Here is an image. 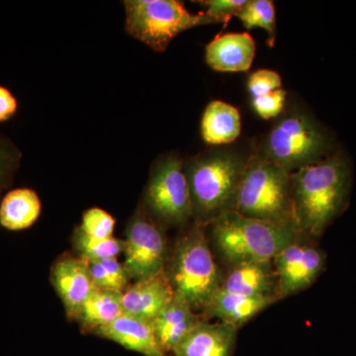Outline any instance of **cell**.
<instances>
[{
  "mask_svg": "<svg viewBox=\"0 0 356 356\" xmlns=\"http://www.w3.org/2000/svg\"><path fill=\"white\" fill-rule=\"evenodd\" d=\"M184 161L168 154L154 161L145 193V205L154 219L168 226H184L193 218Z\"/></svg>",
  "mask_w": 356,
  "mask_h": 356,
  "instance_id": "8",
  "label": "cell"
},
{
  "mask_svg": "<svg viewBox=\"0 0 356 356\" xmlns=\"http://www.w3.org/2000/svg\"><path fill=\"white\" fill-rule=\"evenodd\" d=\"M353 184V165L337 147L327 158L291 172L295 217L300 231L318 238L346 209Z\"/></svg>",
  "mask_w": 356,
  "mask_h": 356,
  "instance_id": "1",
  "label": "cell"
},
{
  "mask_svg": "<svg viewBox=\"0 0 356 356\" xmlns=\"http://www.w3.org/2000/svg\"><path fill=\"white\" fill-rule=\"evenodd\" d=\"M247 29L259 27L268 34L267 44L273 47L276 36L275 6L271 0H248L236 14Z\"/></svg>",
  "mask_w": 356,
  "mask_h": 356,
  "instance_id": "22",
  "label": "cell"
},
{
  "mask_svg": "<svg viewBox=\"0 0 356 356\" xmlns=\"http://www.w3.org/2000/svg\"><path fill=\"white\" fill-rule=\"evenodd\" d=\"M91 276L96 288L123 293L128 288L129 277L123 264L114 259L88 262Z\"/></svg>",
  "mask_w": 356,
  "mask_h": 356,
  "instance_id": "24",
  "label": "cell"
},
{
  "mask_svg": "<svg viewBox=\"0 0 356 356\" xmlns=\"http://www.w3.org/2000/svg\"><path fill=\"white\" fill-rule=\"evenodd\" d=\"M18 100L8 88L0 86V122L10 120L18 111Z\"/></svg>",
  "mask_w": 356,
  "mask_h": 356,
  "instance_id": "30",
  "label": "cell"
},
{
  "mask_svg": "<svg viewBox=\"0 0 356 356\" xmlns=\"http://www.w3.org/2000/svg\"><path fill=\"white\" fill-rule=\"evenodd\" d=\"M124 242V268L136 281L165 273L168 243L163 229L145 212L136 213Z\"/></svg>",
  "mask_w": 356,
  "mask_h": 356,
  "instance_id": "9",
  "label": "cell"
},
{
  "mask_svg": "<svg viewBox=\"0 0 356 356\" xmlns=\"http://www.w3.org/2000/svg\"><path fill=\"white\" fill-rule=\"evenodd\" d=\"M22 153L19 147L0 133V195L13 184L19 168Z\"/></svg>",
  "mask_w": 356,
  "mask_h": 356,
  "instance_id": "25",
  "label": "cell"
},
{
  "mask_svg": "<svg viewBox=\"0 0 356 356\" xmlns=\"http://www.w3.org/2000/svg\"><path fill=\"white\" fill-rule=\"evenodd\" d=\"M115 228V219L102 208H91L84 212L79 229L86 235L98 238H112Z\"/></svg>",
  "mask_w": 356,
  "mask_h": 356,
  "instance_id": "26",
  "label": "cell"
},
{
  "mask_svg": "<svg viewBox=\"0 0 356 356\" xmlns=\"http://www.w3.org/2000/svg\"><path fill=\"white\" fill-rule=\"evenodd\" d=\"M247 1L248 0H205L199 1V3L205 7V13L214 18L217 23H222L224 27H226Z\"/></svg>",
  "mask_w": 356,
  "mask_h": 356,
  "instance_id": "29",
  "label": "cell"
},
{
  "mask_svg": "<svg viewBox=\"0 0 356 356\" xmlns=\"http://www.w3.org/2000/svg\"><path fill=\"white\" fill-rule=\"evenodd\" d=\"M232 210L245 217L299 229L293 204L291 172L255 153L250 154Z\"/></svg>",
  "mask_w": 356,
  "mask_h": 356,
  "instance_id": "4",
  "label": "cell"
},
{
  "mask_svg": "<svg viewBox=\"0 0 356 356\" xmlns=\"http://www.w3.org/2000/svg\"><path fill=\"white\" fill-rule=\"evenodd\" d=\"M51 282L62 300L67 317L76 320L84 302L96 286L88 262L81 257H64L51 268Z\"/></svg>",
  "mask_w": 356,
  "mask_h": 356,
  "instance_id": "11",
  "label": "cell"
},
{
  "mask_svg": "<svg viewBox=\"0 0 356 356\" xmlns=\"http://www.w3.org/2000/svg\"><path fill=\"white\" fill-rule=\"evenodd\" d=\"M238 327L228 323L199 321L180 341L173 356H232L235 350Z\"/></svg>",
  "mask_w": 356,
  "mask_h": 356,
  "instance_id": "12",
  "label": "cell"
},
{
  "mask_svg": "<svg viewBox=\"0 0 356 356\" xmlns=\"http://www.w3.org/2000/svg\"><path fill=\"white\" fill-rule=\"evenodd\" d=\"M95 334L144 356H168L159 346L153 322L128 314L97 330Z\"/></svg>",
  "mask_w": 356,
  "mask_h": 356,
  "instance_id": "16",
  "label": "cell"
},
{
  "mask_svg": "<svg viewBox=\"0 0 356 356\" xmlns=\"http://www.w3.org/2000/svg\"><path fill=\"white\" fill-rule=\"evenodd\" d=\"M334 137L315 117L299 108L284 110L254 152L289 172L334 153Z\"/></svg>",
  "mask_w": 356,
  "mask_h": 356,
  "instance_id": "3",
  "label": "cell"
},
{
  "mask_svg": "<svg viewBox=\"0 0 356 356\" xmlns=\"http://www.w3.org/2000/svg\"><path fill=\"white\" fill-rule=\"evenodd\" d=\"M276 301L278 300L273 297L245 296L220 288L203 312L205 317L218 318L240 327Z\"/></svg>",
  "mask_w": 356,
  "mask_h": 356,
  "instance_id": "17",
  "label": "cell"
},
{
  "mask_svg": "<svg viewBox=\"0 0 356 356\" xmlns=\"http://www.w3.org/2000/svg\"><path fill=\"white\" fill-rule=\"evenodd\" d=\"M248 159L217 147L184 161L196 222L205 226L232 210Z\"/></svg>",
  "mask_w": 356,
  "mask_h": 356,
  "instance_id": "2",
  "label": "cell"
},
{
  "mask_svg": "<svg viewBox=\"0 0 356 356\" xmlns=\"http://www.w3.org/2000/svg\"><path fill=\"white\" fill-rule=\"evenodd\" d=\"M254 56L255 42L247 32L217 35L205 48L206 63L216 72H247Z\"/></svg>",
  "mask_w": 356,
  "mask_h": 356,
  "instance_id": "14",
  "label": "cell"
},
{
  "mask_svg": "<svg viewBox=\"0 0 356 356\" xmlns=\"http://www.w3.org/2000/svg\"><path fill=\"white\" fill-rule=\"evenodd\" d=\"M242 121L233 105L214 100L207 105L201 120V135L206 144L222 146L235 142L241 135Z\"/></svg>",
  "mask_w": 356,
  "mask_h": 356,
  "instance_id": "19",
  "label": "cell"
},
{
  "mask_svg": "<svg viewBox=\"0 0 356 356\" xmlns=\"http://www.w3.org/2000/svg\"><path fill=\"white\" fill-rule=\"evenodd\" d=\"M282 81L274 70L262 69L252 72L248 79V89L252 98L268 95L281 88Z\"/></svg>",
  "mask_w": 356,
  "mask_h": 356,
  "instance_id": "28",
  "label": "cell"
},
{
  "mask_svg": "<svg viewBox=\"0 0 356 356\" xmlns=\"http://www.w3.org/2000/svg\"><path fill=\"white\" fill-rule=\"evenodd\" d=\"M125 28L129 35L163 53L180 33L197 26L217 24L209 14L189 13L177 0H127Z\"/></svg>",
  "mask_w": 356,
  "mask_h": 356,
  "instance_id": "7",
  "label": "cell"
},
{
  "mask_svg": "<svg viewBox=\"0 0 356 356\" xmlns=\"http://www.w3.org/2000/svg\"><path fill=\"white\" fill-rule=\"evenodd\" d=\"M286 99V91L282 88L277 89L268 95L252 98V108L259 117L268 120L276 118L284 111Z\"/></svg>",
  "mask_w": 356,
  "mask_h": 356,
  "instance_id": "27",
  "label": "cell"
},
{
  "mask_svg": "<svg viewBox=\"0 0 356 356\" xmlns=\"http://www.w3.org/2000/svg\"><path fill=\"white\" fill-rule=\"evenodd\" d=\"M42 203L36 191L27 187L7 192L0 203V226L8 231L32 227L41 215Z\"/></svg>",
  "mask_w": 356,
  "mask_h": 356,
  "instance_id": "20",
  "label": "cell"
},
{
  "mask_svg": "<svg viewBox=\"0 0 356 356\" xmlns=\"http://www.w3.org/2000/svg\"><path fill=\"white\" fill-rule=\"evenodd\" d=\"M218 252L229 266L245 261H273L294 241L305 236L296 227L252 219L234 210L211 222Z\"/></svg>",
  "mask_w": 356,
  "mask_h": 356,
  "instance_id": "5",
  "label": "cell"
},
{
  "mask_svg": "<svg viewBox=\"0 0 356 356\" xmlns=\"http://www.w3.org/2000/svg\"><path fill=\"white\" fill-rule=\"evenodd\" d=\"M222 289L250 297H277V277L273 261H245L229 266Z\"/></svg>",
  "mask_w": 356,
  "mask_h": 356,
  "instance_id": "15",
  "label": "cell"
},
{
  "mask_svg": "<svg viewBox=\"0 0 356 356\" xmlns=\"http://www.w3.org/2000/svg\"><path fill=\"white\" fill-rule=\"evenodd\" d=\"M199 321L192 307L175 295L153 321L154 334L163 353H172Z\"/></svg>",
  "mask_w": 356,
  "mask_h": 356,
  "instance_id": "18",
  "label": "cell"
},
{
  "mask_svg": "<svg viewBox=\"0 0 356 356\" xmlns=\"http://www.w3.org/2000/svg\"><path fill=\"white\" fill-rule=\"evenodd\" d=\"M74 245L81 259L88 262L114 259L124 252V242L117 238H93L76 229L74 235Z\"/></svg>",
  "mask_w": 356,
  "mask_h": 356,
  "instance_id": "23",
  "label": "cell"
},
{
  "mask_svg": "<svg viewBox=\"0 0 356 356\" xmlns=\"http://www.w3.org/2000/svg\"><path fill=\"white\" fill-rule=\"evenodd\" d=\"M203 227L196 222L178 242L165 271L175 295L184 299L193 310L205 308L224 278Z\"/></svg>",
  "mask_w": 356,
  "mask_h": 356,
  "instance_id": "6",
  "label": "cell"
},
{
  "mask_svg": "<svg viewBox=\"0 0 356 356\" xmlns=\"http://www.w3.org/2000/svg\"><path fill=\"white\" fill-rule=\"evenodd\" d=\"M175 297L165 273L136 281L122 294L124 314L153 322Z\"/></svg>",
  "mask_w": 356,
  "mask_h": 356,
  "instance_id": "13",
  "label": "cell"
},
{
  "mask_svg": "<svg viewBox=\"0 0 356 356\" xmlns=\"http://www.w3.org/2000/svg\"><path fill=\"white\" fill-rule=\"evenodd\" d=\"M325 261L324 250L302 238L283 248L273 259L278 300L310 287L324 271Z\"/></svg>",
  "mask_w": 356,
  "mask_h": 356,
  "instance_id": "10",
  "label": "cell"
},
{
  "mask_svg": "<svg viewBox=\"0 0 356 356\" xmlns=\"http://www.w3.org/2000/svg\"><path fill=\"white\" fill-rule=\"evenodd\" d=\"M122 294L123 293L96 288L84 302L76 318L81 329L95 334L97 330L111 324L123 315Z\"/></svg>",
  "mask_w": 356,
  "mask_h": 356,
  "instance_id": "21",
  "label": "cell"
}]
</instances>
